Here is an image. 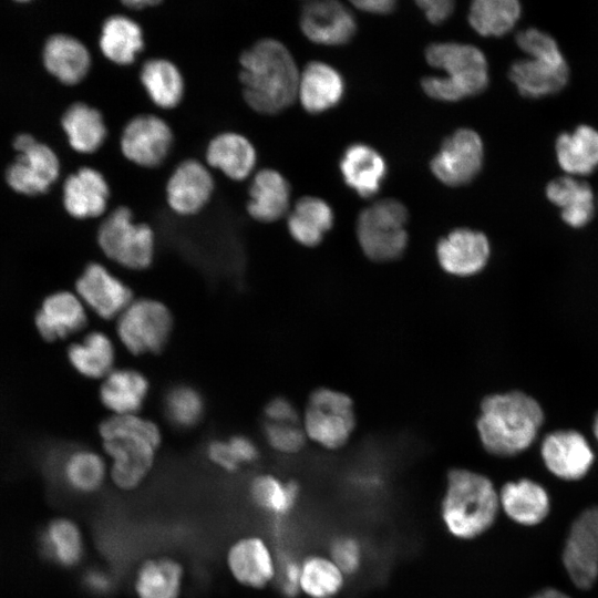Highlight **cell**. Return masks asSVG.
<instances>
[{"mask_svg":"<svg viewBox=\"0 0 598 598\" xmlns=\"http://www.w3.org/2000/svg\"><path fill=\"white\" fill-rule=\"evenodd\" d=\"M563 564L573 584L590 589L598 579V505L573 522L563 549Z\"/></svg>","mask_w":598,"mask_h":598,"instance_id":"30bf717a","label":"cell"},{"mask_svg":"<svg viewBox=\"0 0 598 598\" xmlns=\"http://www.w3.org/2000/svg\"><path fill=\"white\" fill-rule=\"evenodd\" d=\"M344 82L329 64L312 61L299 76L298 97L309 113H321L337 105L343 95Z\"/></svg>","mask_w":598,"mask_h":598,"instance_id":"d4e9b609","label":"cell"},{"mask_svg":"<svg viewBox=\"0 0 598 598\" xmlns=\"http://www.w3.org/2000/svg\"><path fill=\"white\" fill-rule=\"evenodd\" d=\"M508 76L522 96L542 99L564 90L570 72L564 54L551 58L526 56L511 64Z\"/></svg>","mask_w":598,"mask_h":598,"instance_id":"9a60e30c","label":"cell"},{"mask_svg":"<svg viewBox=\"0 0 598 598\" xmlns=\"http://www.w3.org/2000/svg\"><path fill=\"white\" fill-rule=\"evenodd\" d=\"M173 144V131L159 116L138 114L124 126L120 145L122 154L143 167L159 165Z\"/></svg>","mask_w":598,"mask_h":598,"instance_id":"4fadbf2b","label":"cell"},{"mask_svg":"<svg viewBox=\"0 0 598 598\" xmlns=\"http://www.w3.org/2000/svg\"><path fill=\"white\" fill-rule=\"evenodd\" d=\"M340 171L346 184L361 197L377 194L386 175L383 157L364 144L349 146L340 161Z\"/></svg>","mask_w":598,"mask_h":598,"instance_id":"83f0119b","label":"cell"},{"mask_svg":"<svg viewBox=\"0 0 598 598\" xmlns=\"http://www.w3.org/2000/svg\"><path fill=\"white\" fill-rule=\"evenodd\" d=\"M333 225V212L322 199L301 197L290 212L287 227L291 237L302 246L315 247Z\"/></svg>","mask_w":598,"mask_h":598,"instance_id":"d6a6232c","label":"cell"},{"mask_svg":"<svg viewBox=\"0 0 598 598\" xmlns=\"http://www.w3.org/2000/svg\"><path fill=\"white\" fill-rule=\"evenodd\" d=\"M520 14L517 0H476L470 7L468 22L483 37H503L512 31Z\"/></svg>","mask_w":598,"mask_h":598,"instance_id":"8d00e7d4","label":"cell"},{"mask_svg":"<svg viewBox=\"0 0 598 598\" xmlns=\"http://www.w3.org/2000/svg\"><path fill=\"white\" fill-rule=\"evenodd\" d=\"M265 414L269 422L295 423L298 415L293 405L285 398H275L265 408Z\"/></svg>","mask_w":598,"mask_h":598,"instance_id":"681fc988","label":"cell"},{"mask_svg":"<svg viewBox=\"0 0 598 598\" xmlns=\"http://www.w3.org/2000/svg\"><path fill=\"white\" fill-rule=\"evenodd\" d=\"M86 312L80 298L68 291L49 296L35 316L40 334L48 341L63 339L86 324Z\"/></svg>","mask_w":598,"mask_h":598,"instance_id":"603a6c76","label":"cell"},{"mask_svg":"<svg viewBox=\"0 0 598 598\" xmlns=\"http://www.w3.org/2000/svg\"><path fill=\"white\" fill-rule=\"evenodd\" d=\"M424 11L427 20L433 24H441L450 18L454 11V1L451 0H422L416 1Z\"/></svg>","mask_w":598,"mask_h":598,"instance_id":"f907efd6","label":"cell"},{"mask_svg":"<svg viewBox=\"0 0 598 598\" xmlns=\"http://www.w3.org/2000/svg\"><path fill=\"white\" fill-rule=\"evenodd\" d=\"M264 434L269 445L282 453H296L305 445V433L295 423L267 422Z\"/></svg>","mask_w":598,"mask_h":598,"instance_id":"ee69618b","label":"cell"},{"mask_svg":"<svg viewBox=\"0 0 598 598\" xmlns=\"http://www.w3.org/2000/svg\"><path fill=\"white\" fill-rule=\"evenodd\" d=\"M515 40L517 47L526 56L550 58L563 54L556 40L550 34L536 28L519 31Z\"/></svg>","mask_w":598,"mask_h":598,"instance_id":"f6af8a7d","label":"cell"},{"mask_svg":"<svg viewBox=\"0 0 598 598\" xmlns=\"http://www.w3.org/2000/svg\"><path fill=\"white\" fill-rule=\"evenodd\" d=\"M303 422L309 439L326 448H339L355 426L352 400L339 391L317 389L309 396Z\"/></svg>","mask_w":598,"mask_h":598,"instance_id":"9c48e42d","label":"cell"},{"mask_svg":"<svg viewBox=\"0 0 598 598\" xmlns=\"http://www.w3.org/2000/svg\"><path fill=\"white\" fill-rule=\"evenodd\" d=\"M110 186L103 174L92 167H82L70 175L63 186V204L75 218L99 217L106 210Z\"/></svg>","mask_w":598,"mask_h":598,"instance_id":"ffe728a7","label":"cell"},{"mask_svg":"<svg viewBox=\"0 0 598 598\" xmlns=\"http://www.w3.org/2000/svg\"><path fill=\"white\" fill-rule=\"evenodd\" d=\"M68 358L82 375L90 379L105 378L113 370L115 349L104 332L93 331L69 348Z\"/></svg>","mask_w":598,"mask_h":598,"instance_id":"d590c367","label":"cell"},{"mask_svg":"<svg viewBox=\"0 0 598 598\" xmlns=\"http://www.w3.org/2000/svg\"><path fill=\"white\" fill-rule=\"evenodd\" d=\"M408 212L396 199H382L361 212L357 224L358 241L374 261L399 258L408 244Z\"/></svg>","mask_w":598,"mask_h":598,"instance_id":"52a82bcc","label":"cell"},{"mask_svg":"<svg viewBox=\"0 0 598 598\" xmlns=\"http://www.w3.org/2000/svg\"><path fill=\"white\" fill-rule=\"evenodd\" d=\"M300 28L312 42L341 45L354 35L357 24L343 4L328 0L307 2L301 11Z\"/></svg>","mask_w":598,"mask_h":598,"instance_id":"d6986e66","label":"cell"},{"mask_svg":"<svg viewBox=\"0 0 598 598\" xmlns=\"http://www.w3.org/2000/svg\"><path fill=\"white\" fill-rule=\"evenodd\" d=\"M228 566L243 585L261 588L275 576V565L265 543L255 537L238 540L228 553Z\"/></svg>","mask_w":598,"mask_h":598,"instance_id":"4dcf8cb0","label":"cell"},{"mask_svg":"<svg viewBox=\"0 0 598 598\" xmlns=\"http://www.w3.org/2000/svg\"><path fill=\"white\" fill-rule=\"evenodd\" d=\"M498 497L505 514L520 525H537L549 513L550 502L546 489L528 478L506 483Z\"/></svg>","mask_w":598,"mask_h":598,"instance_id":"4316f807","label":"cell"},{"mask_svg":"<svg viewBox=\"0 0 598 598\" xmlns=\"http://www.w3.org/2000/svg\"><path fill=\"white\" fill-rule=\"evenodd\" d=\"M427 63L447 76H426L424 92L440 101L455 102L482 93L488 85V63L476 47L462 43H433L425 51Z\"/></svg>","mask_w":598,"mask_h":598,"instance_id":"5b68a950","label":"cell"},{"mask_svg":"<svg viewBox=\"0 0 598 598\" xmlns=\"http://www.w3.org/2000/svg\"><path fill=\"white\" fill-rule=\"evenodd\" d=\"M206 162L233 181H244L255 168L257 154L252 143L237 132H223L208 143Z\"/></svg>","mask_w":598,"mask_h":598,"instance_id":"cb8c5ba5","label":"cell"},{"mask_svg":"<svg viewBox=\"0 0 598 598\" xmlns=\"http://www.w3.org/2000/svg\"><path fill=\"white\" fill-rule=\"evenodd\" d=\"M43 556L63 567L76 565L83 556V540L78 526L65 518L52 520L40 537Z\"/></svg>","mask_w":598,"mask_h":598,"instance_id":"74e56055","label":"cell"},{"mask_svg":"<svg viewBox=\"0 0 598 598\" xmlns=\"http://www.w3.org/2000/svg\"><path fill=\"white\" fill-rule=\"evenodd\" d=\"M498 507V494L486 476L464 468L448 472L441 512L455 537L472 539L485 533L495 522Z\"/></svg>","mask_w":598,"mask_h":598,"instance_id":"277c9868","label":"cell"},{"mask_svg":"<svg viewBox=\"0 0 598 598\" xmlns=\"http://www.w3.org/2000/svg\"><path fill=\"white\" fill-rule=\"evenodd\" d=\"M61 474L71 489L78 493H92L102 485L105 464L99 454L79 450L63 460Z\"/></svg>","mask_w":598,"mask_h":598,"instance_id":"ab89813d","label":"cell"},{"mask_svg":"<svg viewBox=\"0 0 598 598\" xmlns=\"http://www.w3.org/2000/svg\"><path fill=\"white\" fill-rule=\"evenodd\" d=\"M99 45L107 60L127 65L144 48L143 30L128 16L112 14L102 24Z\"/></svg>","mask_w":598,"mask_h":598,"instance_id":"1f68e13d","label":"cell"},{"mask_svg":"<svg viewBox=\"0 0 598 598\" xmlns=\"http://www.w3.org/2000/svg\"><path fill=\"white\" fill-rule=\"evenodd\" d=\"M81 300L99 317H118L133 301L131 288L101 264L87 265L76 281Z\"/></svg>","mask_w":598,"mask_h":598,"instance_id":"5bb4252c","label":"cell"},{"mask_svg":"<svg viewBox=\"0 0 598 598\" xmlns=\"http://www.w3.org/2000/svg\"><path fill=\"white\" fill-rule=\"evenodd\" d=\"M299 487L295 482H281L271 475H260L250 485L252 502L274 514H287L296 504Z\"/></svg>","mask_w":598,"mask_h":598,"instance_id":"b9f144b4","label":"cell"},{"mask_svg":"<svg viewBox=\"0 0 598 598\" xmlns=\"http://www.w3.org/2000/svg\"><path fill=\"white\" fill-rule=\"evenodd\" d=\"M183 577L182 566L168 558L145 561L137 571L138 598H177Z\"/></svg>","mask_w":598,"mask_h":598,"instance_id":"f35d334b","label":"cell"},{"mask_svg":"<svg viewBox=\"0 0 598 598\" xmlns=\"http://www.w3.org/2000/svg\"><path fill=\"white\" fill-rule=\"evenodd\" d=\"M140 80L152 102L162 109L175 107L184 96L182 72L168 59L146 60L141 68Z\"/></svg>","mask_w":598,"mask_h":598,"instance_id":"836d02e7","label":"cell"},{"mask_svg":"<svg viewBox=\"0 0 598 598\" xmlns=\"http://www.w3.org/2000/svg\"><path fill=\"white\" fill-rule=\"evenodd\" d=\"M352 3L360 10L384 14L394 10L395 1L392 0H364V1H352Z\"/></svg>","mask_w":598,"mask_h":598,"instance_id":"db71d44e","label":"cell"},{"mask_svg":"<svg viewBox=\"0 0 598 598\" xmlns=\"http://www.w3.org/2000/svg\"><path fill=\"white\" fill-rule=\"evenodd\" d=\"M484 145L480 135L470 128H460L442 144L431 161V171L443 184L452 187L466 185L481 172Z\"/></svg>","mask_w":598,"mask_h":598,"instance_id":"8fae6325","label":"cell"},{"mask_svg":"<svg viewBox=\"0 0 598 598\" xmlns=\"http://www.w3.org/2000/svg\"><path fill=\"white\" fill-rule=\"evenodd\" d=\"M547 199L559 208L565 224L581 228L595 215V194L589 183L569 175L549 181L545 187Z\"/></svg>","mask_w":598,"mask_h":598,"instance_id":"44dd1931","label":"cell"},{"mask_svg":"<svg viewBox=\"0 0 598 598\" xmlns=\"http://www.w3.org/2000/svg\"><path fill=\"white\" fill-rule=\"evenodd\" d=\"M290 199L288 181L276 169L258 171L248 189L247 213L262 223H272L287 214Z\"/></svg>","mask_w":598,"mask_h":598,"instance_id":"7402d4cb","label":"cell"},{"mask_svg":"<svg viewBox=\"0 0 598 598\" xmlns=\"http://www.w3.org/2000/svg\"><path fill=\"white\" fill-rule=\"evenodd\" d=\"M543 421L542 406L534 398L512 391L491 394L482 401L476 427L488 453L508 457L533 444Z\"/></svg>","mask_w":598,"mask_h":598,"instance_id":"7a4b0ae2","label":"cell"},{"mask_svg":"<svg viewBox=\"0 0 598 598\" xmlns=\"http://www.w3.org/2000/svg\"><path fill=\"white\" fill-rule=\"evenodd\" d=\"M148 381L137 370H112L100 388L102 404L114 415L136 414L147 396Z\"/></svg>","mask_w":598,"mask_h":598,"instance_id":"f546056e","label":"cell"},{"mask_svg":"<svg viewBox=\"0 0 598 598\" xmlns=\"http://www.w3.org/2000/svg\"><path fill=\"white\" fill-rule=\"evenodd\" d=\"M540 454L547 470L565 481L582 478L595 460L586 437L575 430L549 433L540 445Z\"/></svg>","mask_w":598,"mask_h":598,"instance_id":"e0dca14e","label":"cell"},{"mask_svg":"<svg viewBox=\"0 0 598 598\" xmlns=\"http://www.w3.org/2000/svg\"><path fill=\"white\" fill-rule=\"evenodd\" d=\"M205 403L202 394L187 384L169 389L164 398V414L171 424L179 429H190L204 415Z\"/></svg>","mask_w":598,"mask_h":598,"instance_id":"7bdbcfd3","label":"cell"},{"mask_svg":"<svg viewBox=\"0 0 598 598\" xmlns=\"http://www.w3.org/2000/svg\"><path fill=\"white\" fill-rule=\"evenodd\" d=\"M208 458L227 472H236L240 465L236 461L228 441H213L207 446Z\"/></svg>","mask_w":598,"mask_h":598,"instance_id":"c3c4849f","label":"cell"},{"mask_svg":"<svg viewBox=\"0 0 598 598\" xmlns=\"http://www.w3.org/2000/svg\"><path fill=\"white\" fill-rule=\"evenodd\" d=\"M231 452L239 465L252 463L258 457L256 444L245 435H235L228 440Z\"/></svg>","mask_w":598,"mask_h":598,"instance_id":"816d5d0a","label":"cell"},{"mask_svg":"<svg viewBox=\"0 0 598 598\" xmlns=\"http://www.w3.org/2000/svg\"><path fill=\"white\" fill-rule=\"evenodd\" d=\"M592 431L594 435L598 441V414L595 416L594 424H592Z\"/></svg>","mask_w":598,"mask_h":598,"instance_id":"6f0895ef","label":"cell"},{"mask_svg":"<svg viewBox=\"0 0 598 598\" xmlns=\"http://www.w3.org/2000/svg\"><path fill=\"white\" fill-rule=\"evenodd\" d=\"M62 126L72 148L85 154L97 151L107 135L102 113L82 102L74 103L66 110Z\"/></svg>","mask_w":598,"mask_h":598,"instance_id":"e575fe53","label":"cell"},{"mask_svg":"<svg viewBox=\"0 0 598 598\" xmlns=\"http://www.w3.org/2000/svg\"><path fill=\"white\" fill-rule=\"evenodd\" d=\"M13 145L20 155L7 171L9 185L27 195L47 192L59 175V159L54 152L29 134L19 135Z\"/></svg>","mask_w":598,"mask_h":598,"instance_id":"7c38bea8","label":"cell"},{"mask_svg":"<svg viewBox=\"0 0 598 598\" xmlns=\"http://www.w3.org/2000/svg\"><path fill=\"white\" fill-rule=\"evenodd\" d=\"M301 566L292 558H283L279 566L277 582L280 592L287 598L298 595Z\"/></svg>","mask_w":598,"mask_h":598,"instance_id":"7dc6e473","label":"cell"},{"mask_svg":"<svg viewBox=\"0 0 598 598\" xmlns=\"http://www.w3.org/2000/svg\"><path fill=\"white\" fill-rule=\"evenodd\" d=\"M159 0H125L122 4L131 10H144L148 7H156L161 4Z\"/></svg>","mask_w":598,"mask_h":598,"instance_id":"11a10c76","label":"cell"},{"mask_svg":"<svg viewBox=\"0 0 598 598\" xmlns=\"http://www.w3.org/2000/svg\"><path fill=\"white\" fill-rule=\"evenodd\" d=\"M555 154L566 175L579 177L598 167V130L580 124L571 132L560 133L555 141Z\"/></svg>","mask_w":598,"mask_h":598,"instance_id":"484cf974","label":"cell"},{"mask_svg":"<svg viewBox=\"0 0 598 598\" xmlns=\"http://www.w3.org/2000/svg\"><path fill=\"white\" fill-rule=\"evenodd\" d=\"M436 255L444 271L457 277H468L486 266L491 246L483 233L457 228L440 239Z\"/></svg>","mask_w":598,"mask_h":598,"instance_id":"ac0fdd59","label":"cell"},{"mask_svg":"<svg viewBox=\"0 0 598 598\" xmlns=\"http://www.w3.org/2000/svg\"><path fill=\"white\" fill-rule=\"evenodd\" d=\"M172 328L173 318L168 308L150 298L133 300L117 317L116 323L122 344L135 355L161 351Z\"/></svg>","mask_w":598,"mask_h":598,"instance_id":"ba28073f","label":"cell"},{"mask_svg":"<svg viewBox=\"0 0 598 598\" xmlns=\"http://www.w3.org/2000/svg\"><path fill=\"white\" fill-rule=\"evenodd\" d=\"M215 182L208 167L195 158L183 161L166 183V202L182 216L199 213L210 200Z\"/></svg>","mask_w":598,"mask_h":598,"instance_id":"2e32d148","label":"cell"},{"mask_svg":"<svg viewBox=\"0 0 598 598\" xmlns=\"http://www.w3.org/2000/svg\"><path fill=\"white\" fill-rule=\"evenodd\" d=\"M331 560L344 574L355 573L361 564L359 543L349 536H340L331 543Z\"/></svg>","mask_w":598,"mask_h":598,"instance_id":"bcb514c9","label":"cell"},{"mask_svg":"<svg viewBox=\"0 0 598 598\" xmlns=\"http://www.w3.org/2000/svg\"><path fill=\"white\" fill-rule=\"evenodd\" d=\"M83 584L93 594H107L113 586L110 575L100 569H90L85 573Z\"/></svg>","mask_w":598,"mask_h":598,"instance_id":"f5cc1de1","label":"cell"},{"mask_svg":"<svg viewBox=\"0 0 598 598\" xmlns=\"http://www.w3.org/2000/svg\"><path fill=\"white\" fill-rule=\"evenodd\" d=\"M529 598H570V597L568 595H566L565 592L558 590V589L546 588V589H543V590L534 594Z\"/></svg>","mask_w":598,"mask_h":598,"instance_id":"9f6ffc18","label":"cell"},{"mask_svg":"<svg viewBox=\"0 0 598 598\" xmlns=\"http://www.w3.org/2000/svg\"><path fill=\"white\" fill-rule=\"evenodd\" d=\"M43 61L51 74L70 85L82 81L91 66L87 48L69 34H54L48 40Z\"/></svg>","mask_w":598,"mask_h":598,"instance_id":"f1b7e54d","label":"cell"},{"mask_svg":"<svg viewBox=\"0 0 598 598\" xmlns=\"http://www.w3.org/2000/svg\"><path fill=\"white\" fill-rule=\"evenodd\" d=\"M100 435L113 460L114 483L125 489L136 487L151 470L161 444L157 425L136 414L113 415L101 423Z\"/></svg>","mask_w":598,"mask_h":598,"instance_id":"3957f363","label":"cell"},{"mask_svg":"<svg viewBox=\"0 0 598 598\" xmlns=\"http://www.w3.org/2000/svg\"><path fill=\"white\" fill-rule=\"evenodd\" d=\"M239 82L246 103L261 114H276L298 96L299 72L289 50L265 38L239 58Z\"/></svg>","mask_w":598,"mask_h":598,"instance_id":"6da1fadb","label":"cell"},{"mask_svg":"<svg viewBox=\"0 0 598 598\" xmlns=\"http://www.w3.org/2000/svg\"><path fill=\"white\" fill-rule=\"evenodd\" d=\"M97 243L103 254L132 270L146 269L153 261L155 236L146 223H135L126 206L114 208L97 230Z\"/></svg>","mask_w":598,"mask_h":598,"instance_id":"8992f818","label":"cell"},{"mask_svg":"<svg viewBox=\"0 0 598 598\" xmlns=\"http://www.w3.org/2000/svg\"><path fill=\"white\" fill-rule=\"evenodd\" d=\"M343 585V573L330 559L312 556L301 565L300 588L312 598H329Z\"/></svg>","mask_w":598,"mask_h":598,"instance_id":"60d3db41","label":"cell"}]
</instances>
